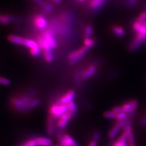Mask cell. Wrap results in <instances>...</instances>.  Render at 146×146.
<instances>
[{"label": "cell", "mask_w": 146, "mask_h": 146, "mask_svg": "<svg viewBox=\"0 0 146 146\" xmlns=\"http://www.w3.org/2000/svg\"><path fill=\"white\" fill-rule=\"evenodd\" d=\"M128 121L127 119L121 121L120 122H118L110 131L109 133V137L111 139L114 138L117 135V133L120 131L121 128H123V127L125 125V123Z\"/></svg>", "instance_id": "30bf717a"}, {"label": "cell", "mask_w": 146, "mask_h": 146, "mask_svg": "<svg viewBox=\"0 0 146 146\" xmlns=\"http://www.w3.org/2000/svg\"><path fill=\"white\" fill-rule=\"evenodd\" d=\"M49 1L52 3H55L56 5H60L62 3V0H49Z\"/></svg>", "instance_id": "e575fe53"}, {"label": "cell", "mask_w": 146, "mask_h": 146, "mask_svg": "<svg viewBox=\"0 0 146 146\" xmlns=\"http://www.w3.org/2000/svg\"><path fill=\"white\" fill-rule=\"evenodd\" d=\"M143 25L146 27V21L143 23Z\"/></svg>", "instance_id": "ab89813d"}, {"label": "cell", "mask_w": 146, "mask_h": 146, "mask_svg": "<svg viewBox=\"0 0 146 146\" xmlns=\"http://www.w3.org/2000/svg\"><path fill=\"white\" fill-rule=\"evenodd\" d=\"M111 30L116 36L122 37L125 35V30L123 28L119 25L113 26L111 28Z\"/></svg>", "instance_id": "5bb4252c"}, {"label": "cell", "mask_w": 146, "mask_h": 146, "mask_svg": "<svg viewBox=\"0 0 146 146\" xmlns=\"http://www.w3.org/2000/svg\"><path fill=\"white\" fill-rule=\"evenodd\" d=\"M5 16H7V17L8 18V19L9 20L10 22H17V21H18V20H17V19L16 17H14V16L11 15H8V14H6Z\"/></svg>", "instance_id": "d6a6232c"}, {"label": "cell", "mask_w": 146, "mask_h": 146, "mask_svg": "<svg viewBox=\"0 0 146 146\" xmlns=\"http://www.w3.org/2000/svg\"><path fill=\"white\" fill-rule=\"evenodd\" d=\"M135 20L143 24V23L146 21V11L141 12L137 17Z\"/></svg>", "instance_id": "603a6c76"}, {"label": "cell", "mask_w": 146, "mask_h": 146, "mask_svg": "<svg viewBox=\"0 0 146 146\" xmlns=\"http://www.w3.org/2000/svg\"><path fill=\"white\" fill-rule=\"evenodd\" d=\"M129 146H135V145L134 143H130Z\"/></svg>", "instance_id": "f35d334b"}, {"label": "cell", "mask_w": 146, "mask_h": 146, "mask_svg": "<svg viewBox=\"0 0 146 146\" xmlns=\"http://www.w3.org/2000/svg\"><path fill=\"white\" fill-rule=\"evenodd\" d=\"M34 139L39 146H49L52 144V141L50 139L43 136H36L34 137Z\"/></svg>", "instance_id": "4fadbf2b"}, {"label": "cell", "mask_w": 146, "mask_h": 146, "mask_svg": "<svg viewBox=\"0 0 146 146\" xmlns=\"http://www.w3.org/2000/svg\"><path fill=\"white\" fill-rule=\"evenodd\" d=\"M112 110L116 114L121 113V112H122L123 111V110H122V106H116V107H114V108H113Z\"/></svg>", "instance_id": "f546056e"}, {"label": "cell", "mask_w": 146, "mask_h": 146, "mask_svg": "<svg viewBox=\"0 0 146 146\" xmlns=\"http://www.w3.org/2000/svg\"><path fill=\"white\" fill-rule=\"evenodd\" d=\"M89 48L83 46L77 50L73 51L68 55V58L69 63L71 64H74L84 58L85 54L88 52Z\"/></svg>", "instance_id": "277c9868"}, {"label": "cell", "mask_w": 146, "mask_h": 146, "mask_svg": "<svg viewBox=\"0 0 146 146\" xmlns=\"http://www.w3.org/2000/svg\"><path fill=\"white\" fill-rule=\"evenodd\" d=\"M67 106H68V111L72 113L74 116L76 115V114L78 112V108H77L76 104L73 101L70 103H69L67 104Z\"/></svg>", "instance_id": "e0dca14e"}, {"label": "cell", "mask_w": 146, "mask_h": 146, "mask_svg": "<svg viewBox=\"0 0 146 146\" xmlns=\"http://www.w3.org/2000/svg\"><path fill=\"white\" fill-rule=\"evenodd\" d=\"M127 137L121 135L119 139L115 142L112 146H128L126 143Z\"/></svg>", "instance_id": "ac0fdd59"}, {"label": "cell", "mask_w": 146, "mask_h": 146, "mask_svg": "<svg viewBox=\"0 0 146 146\" xmlns=\"http://www.w3.org/2000/svg\"><path fill=\"white\" fill-rule=\"evenodd\" d=\"M141 124L142 125L146 126V116H145L141 121Z\"/></svg>", "instance_id": "74e56055"}, {"label": "cell", "mask_w": 146, "mask_h": 146, "mask_svg": "<svg viewBox=\"0 0 146 146\" xmlns=\"http://www.w3.org/2000/svg\"><path fill=\"white\" fill-rule=\"evenodd\" d=\"M40 47H37L34 48L30 49V54L33 57H37L39 55L40 52H41Z\"/></svg>", "instance_id": "cb8c5ba5"}, {"label": "cell", "mask_w": 146, "mask_h": 146, "mask_svg": "<svg viewBox=\"0 0 146 146\" xmlns=\"http://www.w3.org/2000/svg\"><path fill=\"white\" fill-rule=\"evenodd\" d=\"M11 84V81L8 78L0 76V84L8 86Z\"/></svg>", "instance_id": "83f0119b"}, {"label": "cell", "mask_w": 146, "mask_h": 146, "mask_svg": "<svg viewBox=\"0 0 146 146\" xmlns=\"http://www.w3.org/2000/svg\"><path fill=\"white\" fill-rule=\"evenodd\" d=\"M116 114L114 113L112 110L110 111H105L104 113V116L107 119H115Z\"/></svg>", "instance_id": "d4e9b609"}, {"label": "cell", "mask_w": 146, "mask_h": 146, "mask_svg": "<svg viewBox=\"0 0 146 146\" xmlns=\"http://www.w3.org/2000/svg\"><path fill=\"white\" fill-rule=\"evenodd\" d=\"M94 33V29L91 25H87L84 29V38H91Z\"/></svg>", "instance_id": "9a60e30c"}, {"label": "cell", "mask_w": 146, "mask_h": 146, "mask_svg": "<svg viewBox=\"0 0 146 146\" xmlns=\"http://www.w3.org/2000/svg\"><path fill=\"white\" fill-rule=\"evenodd\" d=\"M127 138H128V142H129L130 143H134V134H133V132L131 133V134L128 136Z\"/></svg>", "instance_id": "836d02e7"}, {"label": "cell", "mask_w": 146, "mask_h": 146, "mask_svg": "<svg viewBox=\"0 0 146 146\" xmlns=\"http://www.w3.org/2000/svg\"><path fill=\"white\" fill-rule=\"evenodd\" d=\"M95 44H96V41L92 37L84 38V46L88 47L89 49L92 47H94Z\"/></svg>", "instance_id": "ffe728a7"}, {"label": "cell", "mask_w": 146, "mask_h": 146, "mask_svg": "<svg viewBox=\"0 0 146 146\" xmlns=\"http://www.w3.org/2000/svg\"><path fill=\"white\" fill-rule=\"evenodd\" d=\"M0 23L5 25H8L10 23V21L8 19L5 15H0Z\"/></svg>", "instance_id": "4316f807"}, {"label": "cell", "mask_w": 146, "mask_h": 146, "mask_svg": "<svg viewBox=\"0 0 146 146\" xmlns=\"http://www.w3.org/2000/svg\"><path fill=\"white\" fill-rule=\"evenodd\" d=\"M8 41L12 43L17 45L23 46L29 49L40 47L36 41L32 39L23 38L15 35H9L7 37Z\"/></svg>", "instance_id": "7a4b0ae2"}, {"label": "cell", "mask_w": 146, "mask_h": 146, "mask_svg": "<svg viewBox=\"0 0 146 146\" xmlns=\"http://www.w3.org/2000/svg\"><path fill=\"white\" fill-rule=\"evenodd\" d=\"M131 132H132V128L131 127V128H128L127 129L124 130L122 134V135L124 136H125V137L127 138L128 136H129V135L131 134Z\"/></svg>", "instance_id": "4dcf8cb0"}, {"label": "cell", "mask_w": 146, "mask_h": 146, "mask_svg": "<svg viewBox=\"0 0 146 146\" xmlns=\"http://www.w3.org/2000/svg\"><path fill=\"white\" fill-rule=\"evenodd\" d=\"M32 1H33L34 2H35L40 6H41L44 9L45 12L49 13L52 11L53 9V5L52 3L50 2H48L44 0H32Z\"/></svg>", "instance_id": "8fae6325"}, {"label": "cell", "mask_w": 146, "mask_h": 146, "mask_svg": "<svg viewBox=\"0 0 146 146\" xmlns=\"http://www.w3.org/2000/svg\"><path fill=\"white\" fill-rule=\"evenodd\" d=\"M131 125H132V122H131V120H128V121H127V122L125 123V125L123 127L122 129H123L124 130L127 129H128V128H131Z\"/></svg>", "instance_id": "1f68e13d"}, {"label": "cell", "mask_w": 146, "mask_h": 146, "mask_svg": "<svg viewBox=\"0 0 146 146\" xmlns=\"http://www.w3.org/2000/svg\"><path fill=\"white\" fill-rule=\"evenodd\" d=\"M33 24L37 29L44 30L47 26V21L42 15H36L33 19Z\"/></svg>", "instance_id": "52a82bcc"}, {"label": "cell", "mask_w": 146, "mask_h": 146, "mask_svg": "<svg viewBox=\"0 0 146 146\" xmlns=\"http://www.w3.org/2000/svg\"><path fill=\"white\" fill-rule=\"evenodd\" d=\"M92 137H93V140H95V141H98L101 137V133L99 131H95L94 133L92 135Z\"/></svg>", "instance_id": "f1b7e54d"}, {"label": "cell", "mask_w": 146, "mask_h": 146, "mask_svg": "<svg viewBox=\"0 0 146 146\" xmlns=\"http://www.w3.org/2000/svg\"><path fill=\"white\" fill-rule=\"evenodd\" d=\"M19 146H39L35 140L34 137L31 138L26 141L22 142Z\"/></svg>", "instance_id": "d6986e66"}, {"label": "cell", "mask_w": 146, "mask_h": 146, "mask_svg": "<svg viewBox=\"0 0 146 146\" xmlns=\"http://www.w3.org/2000/svg\"><path fill=\"white\" fill-rule=\"evenodd\" d=\"M97 67L95 64H90L80 74V78L83 80H87L92 77L96 72Z\"/></svg>", "instance_id": "ba28073f"}, {"label": "cell", "mask_w": 146, "mask_h": 146, "mask_svg": "<svg viewBox=\"0 0 146 146\" xmlns=\"http://www.w3.org/2000/svg\"><path fill=\"white\" fill-rule=\"evenodd\" d=\"M42 52L45 61L47 62H52L54 59V54L52 50H44L42 51Z\"/></svg>", "instance_id": "2e32d148"}, {"label": "cell", "mask_w": 146, "mask_h": 146, "mask_svg": "<svg viewBox=\"0 0 146 146\" xmlns=\"http://www.w3.org/2000/svg\"><path fill=\"white\" fill-rule=\"evenodd\" d=\"M56 127L58 129H64L68 125V122L64 120H62L61 119H59L56 121Z\"/></svg>", "instance_id": "44dd1931"}, {"label": "cell", "mask_w": 146, "mask_h": 146, "mask_svg": "<svg viewBox=\"0 0 146 146\" xmlns=\"http://www.w3.org/2000/svg\"><path fill=\"white\" fill-rule=\"evenodd\" d=\"M68 111L67 104H59L54 102L49 107V114L58 120Z\"/></svg>", "instance_id": "3957f363"}, {"label": "cell", "mask_w": 146, "mask_h": 146, "mask_svg": "<svg viewBox=\"0 0 146 146\" xmlns=\"http://www.w3.org/2000/svg\"><path fill=\"white\" fill-rule=\"evenodd\" d=\"M56 121L57 119L49 114L47 118L46 130L48 134L50 136H55L57 131V127L56 125Z\"/></svg>", "instance_id": "5b68a950"}, {"label": "cell", "mask_w": 146, "mask_h": 146, "mask_svg": "<svg viewBox=\"0 0 146 146\" xmlns=\"http://www.w3.org/2000/svg\"><path fill=\"white\" fill-rule=\"evenodd\" d=\"M75 93L73 90H68L61 97L57 100L54 103L59 104H68L70 102L73 101V99L75 97Z\"/></svg>", "instance_id": "8992f818"}, {"label": "cell", "mask_w": 146, "mask_h": 146, "mask_svg": "<svg viewBox=\"0 0 146 146\" xmlns=\"http://www.w3.org/2000/svg\"><path fill=\"white\" fill-rule=\"evenodd\" d=\"M127 117H128V113L122 111L117 114L115 119L116 121L118 122L127 119Z\"/></svg>", "instance_id": "7402d4cb"}, {"label": "cell", "mask_w": 146, "mask_h": 146, "mask_svg": "<svg viewBox=\"0 0 146 146\" xmlns=\"http://www.w3.org/2000/svg\"><path fill=\"white\" fill-rule=\"evenodd\" d=\"M88 146H98V141L93 140L90 142Z\"/></svg>", "instance_id": "d590c367"}, {"label": "cell", "mask_w": 146, "mask_h": 146, "mask_svg": "<svg viewBox=\"0 0 146 146\" xmlns=\"http://www.w3.org/2000/svg\"><path fill=\"white\" fill-rule=\"evenodd\" d=\"M74 116V115L72 114V113H70L69 111H67V112H66V113H65L64 114H63L61 116V117L60 118V119H62L63 120H64V121H67L68 122L69 120H71L72 118H73V117Z\"/></svg>", "instance_id": "484cf974"}, {"label": "cell", "mask_w": 146, "mask_h": 146, "mask_svg": "<svg viewBox=\"0 0 146 146\" xmlns=\"http://www.w3.org/2000/svg\"><path fill=\"white\" fill-rule=\"evenodd\" d=\"M107 0H89V7L92 10L101 8Z\"/></svg>", "instance_id": "7c38bea8"}, {"label": "cell", "mask_w": 146, "mask_h": 146, "mask_svg": "<svg viewBox=\"0 0 146 146\" xmlns=\"http://www.w3.org/2000/svg\"><path fill=\"white\" fill-rule=\"evenodd\" d=\"M138 102L136 100H131L126 102L121 106L123 112L127 113H129L131 112H134L137 109Z\"/></svg>", "instance_id": "9c48e42d"}, {"label": "cell", "mask_w": 146, "mask_h": 146, "mask_svg": "<svg viewBox=\"0 0 146 146\" xmlns=\"http://www.w3.org/2000/svg\"><path fill=\"white\" fill-rule=\"evenodd\" d=\"M36 41L42 51L52 50L58 46L54 31L52 28L44 29L41 34L38 35Z\"/></svg>", "instance_id": "6da1fadb"}, {"label": "cell", "mask_w": 146, "mask_h": 146, "mask_svg": "<svg viewBox=\"0 0 146 146\" xmlns=\"http://www.w3.org/2000/svg\"><path fill=\"white\" fill-rule=\"evenodd\" d=\"M135 116V113L134 111V112H131L129 113H128V117L129 119H132Z\"/></svg>", "instance_id": "8d00e7d4"}]
</instances>
